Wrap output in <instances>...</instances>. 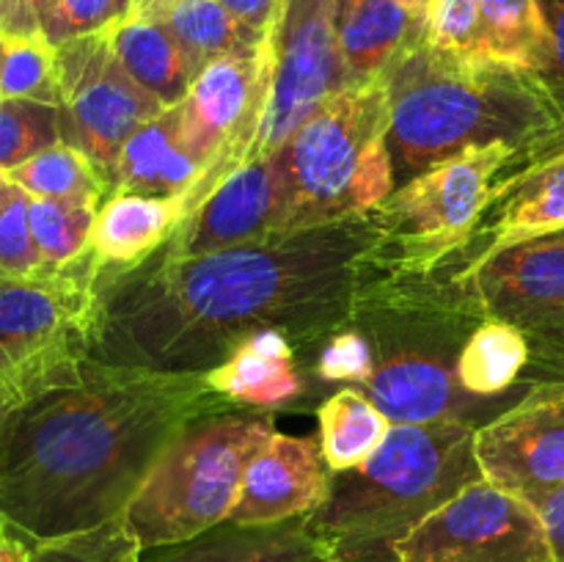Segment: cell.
Instances as JSON below:
<instances>
[{
  "label": "cell",
  "mask_w": 564,
  "mask_h": 562,
  "mask_svg": "<svg viewBox=\"0 0 564 562\" xmlns=\"http://www.w3.org/2000/svg\"><path fill=\"white\" fill-rule=\"evenodd\" d=\"M477 428L394 424L361 466L330 474L328 496L306 516L328 562H397L394 545L430 512L482 479Z\"/></svg>",
  "instance_id": "4"
},
{
  "label": "cell",
  "mask_w": 564,
  "mask_h": 562,
  "mask_svg": "<svg viewBox=\"0 0 564 562\" xmlns=\"http://www.w3.org/2000/svg\"><path fill=\"white\" fill-rule=\"evenodd\" d=\"M482 477L538 507L564 488V389L538 386L477 430Z\"/></svg>",
  "instance_id": "13"
},
{
  "label": "cell",
  "mask_w": 564,
  "mask_h": 562,
  "mask_svg": "<svg viewBox=\"0 0 564 562\" xmlns=\"http://www.w3.org/2000/svg\"><path fill=\"white\" fill-rule=\"evenodd\" d=\"M375 369V353L358 328H345L330 336L317 358V375L323 380H350L364 383Z\"/></svg>",
  "instance_id": "36"
},
{
  "label": "cell",
  "mask_w": 564,
  "mask_h": 562,
  "mask_svg": "<svg viewBox=\"0 0 564 562\" xmlns=\"http://www.w3.org/2000/svg\"><path fill=\"white\" fill-rule=\"evenodd\" d=\"M391 281L372 213L193 259L152 253L97 279L86 356L108 367L207 375L262 331L312 347L350 328Z\"/></svg>",
  "instance_id": "1"
},
{
  "label": "cell",
  "mask_w": 564,
  "mask_h": 562,
  "mask_svg": "<svg viewBox=\"0 0 564 562\" xmlns=\"http://www.w3.org/2000/svg\"><path fill=\"white\" fill-rule=\"evenodd\" d=\"M330 468L314 439H295L275 430L253 455L240 494L226 521L264 527L312 516L328 496Z\"/></svg>",
  "instance_id": "16"
},
{
  "label": "cell",
  "mask_w": 564,
  "mask_h": 562,
  "mask_svg": "<svg viewBox=\"0 0 564 562\" xmlns=\"http://www.w3.org/2000/svg\"><path fill=\"white\" fill-rule=\"evenodd\" d=\"M532 361V342L516 325L485 317L474 328L457 358V378L463 389L477 397H501L512 389Z\"/></svg>",
  "instance_id": "27"
},
{
  "label": "cell",
  "mask_w": 564,
  "mask_h": 562,
  "mask_svg": "<svg viewBox=\"0 0 564 562\" xmlns=\"http://www.w3.org/2000/svg\"><path fill=\"white\" fill-rule=\"evenodd\" d=\"M0 99H28L61 108L58 53L44 36L6 39Z\"/></svg>",
  "instance_id": "30"
},
{
  "label": "cell",
  "mask_w": 564,
  "mask_h": 562,
  "mask_svg": "<svg viewBox=\"0 0 564 562\" xmlns=\"http://www.w3.org/2000/svg\"><path fill=\"white\" fill-rule=\"evenodd\" d=\"M44 270L47 268L28 226V193L20 191V196L0 213V273L39 275Z\"/></svg>",
  "instance_id": "35"
},
{
  "label": "cell",
  "mask_w": 564,
  "mask_h": 562,
  "mask_svg": "<svg viewBox=\"0 0 564 562\" xmlns=\"http://www.w3.org/2000/svg\"><path fill=\"white\" fill-rule=\"evenodd\" d=\"M6 529H9V523H6V521H3V516H0V534H3Z\"/></svg>",
  "instance_id": "47"
},
{
  "label": "cell",
  "mask_w": 564,
  "mask_h": 562,
  "mask_svg": "<svg viewBox=\"0 0 564 562\" xmlns=\"http://www.w3.org/2000/svg\"><path fill=\"white\" fill-rule=\"evenodd\" d=\"M9 176L20 191L33 198L88 204L97 209L102 207L110 191V180L105 176V171L83 149L66 141L42 149L31 160L11 169Z\"/></svg>",
  "instance_id": "28"
},
{
  "label": "cell",
  "mask_w": 564,
  "mask_h": 562,
  "mask_svg": "<svg viewBox=\"0 0 564 562\" xmlns=\"http://www.w3.org/2000/svg\"><path fill=\"white\" fill-rule=\"evenodd\" d=\"M290 231L284 182L273 154L226 176L160 248L165 259H193Z\"/></svg>",
  "instance_id": "15"
},
{
  "label": "cell",
  "mask_w": 564,
  "mask_h": 562,
  "mask_svg": "<svg viewBox=\"0 0 564 562\" xmlns=\"http://www.w3.org/2000/svg\"><path fill=\"white\" fill-rule=\"evenodd\" d=\"M132 3V0H124V11H127V6H130Z\"/></svg>",
  "instance_id": "49"
},
{
  "label": "cell",
  "mask_w": 564,
  "mask_h": 562,
  "mask_svg": "<svg viewBox=\"0 0 564 562\" xmlns=\"http://www.w3.org/2000/svg\"><path fill=\"white\" fill-rule=\"evenodd\" d=\"M97 207L28 196V226L47 270H61L91 248Z\"/></svg>",
  "instance_id": "29"
},
{
  "label": "cell",
  "mask_w": 564,
  "mask_h": 562,
  "mask_svg": "<svg viewBox=\"0 0 564 562\" xmlns=\"http://www.w3.org/2000/svg\"><path fill=\"white\" fill-rule=\"evenodd\" d=\"M61 141V108L28 99H0V171L17 169Z\"/></svg>",
  "instance_id": "31"
},
{
  "label": "cell",
  "mask_w": 564,
  "mask_h": 562,
  "mask_svg": "<svg viewBox=\"0 0 564 562\" xmlns=\"http://www.w3.org/2000/svg\"><path fill=\"white\" fill-rule=\"evenodd\" d=\"M482 58L510 69L543 75L551 64V36L538 0H479Z\"/></svg>",
  "instance_id": "24"
},
{
  "label": "cell",
  "mask_w": 564,
  "mask_h": 562,
  "mask_svg": "<svg viewBox=\"0 0 564 562\" xmlns=\"http://www.w3.org/2000/svg\"><path fill=\"white\" fill-rule=\"evenodd\" d=\"M551 36V64L540 75L554 102L564 114V0H538Z\"/></svg>",
  "instance_id": "37"
},
{
  "label": "cell",
  "mask_w": 564,
  "mask_h": 562,
  "mask_svg": "<svg viewBox=\"0 0 564 562\" xmlns=\"http://www.w3.org/2000/svg\"><path fill=\"white\" fill-rule=\"evenodd\" d=\"M207 386L224 400L253 408H279L303 395L295 347L279 331H262L242 342L224 364L209 369Z\"/></svg>",
  "instance_id": "22"
},
{
  "label": "cell",
  "mask_w": 564,
  "mask_h": 562,
  "mask_svg": "<svg viewBox=\"0 0 564 562\" xmlns=\"http://www.w3.org/2000/svg\"><path fill=\"white\" fill-rule=\"evenodd\" d=\"M411 3H416L419 9H424V0H411Z\"/></svg>",
  "instance_id": "48"
},
{
  "label": "cell",
  "mask_w": 564,
  "mask_h": 562,
  "mask_svg": "<svg viewBox=\"0 0 564 562\" xmlns=\"http://www.w3.org/2000/svg\"><path fill=\"white\" fill-rule=\"evenodd\" d=\"M534 350L540 353L543 367H549V378L540 386H560V389H564V339L551 342V345L543 347H534Z\"/></svg>",
  "instance_id": "42"
},
{
  "label": "cell",
  "mask_w": 564,
  "mask_h": 562,
  "mask_svg": "<svg viewBox=\"0 0 564 562\" xmlns=\"http://www.w3.org/2000/svg\"><path fill=\"white\" fill-rule=\"evenodd\" d=\"M55 0H0V36H42V25Z\"/></svg>",
  "instance_id": "38"
},
{
  "label": "cell",
  "mask_w": 564,
  "mask_h": 562,
  "mask_svg": "<svg viewBox=\"0 0 564 562\" xmlns=\"http://www.w3.org/2000/svg\"><path fill=\"white\" fill-rule=\"evenodd\" d=\"M191 215L187 196H141L116 191L99 207L91 257L99 270H130L158 253Z\"/></svg>",
  "instance_id": "20"
},
{
  "label": "cell",
  "mask_w": 564,
  "mask_h": 562,
  "mask_svg": "<svg viewBox=\"0 0 564 562\" xmlns=\"http://www.w3.org/2000/svg\"><path fill=\"white\" fill-rule=\"evenodd\" d=\"M319 450L330 474L361 466L383 446L394 424L358 386H345L319 406Z\"/></svg>",
  "instance_id": "25"
},
{
  "label": "cell",
  "mask_w": 564,
  "mask_h": 562,
  "mask_svg": "<svg viewBox=\"0 0 564 562\" xmlns=\"http://www.w3.org/2000/svg\"><path fill=\"white\" fill-rule=\"evenodd\" d=\"M99 273L91 248L61 270L0 273V356L25 375L31 389L64 364L86 356Z\"/></svg>",
  "instance_id": "9"
},
{
  "label": "cell",
  "mask_w": 564,
  "mask_h": 562,
  "mask_svg": "<svg viewBox=\"0 0 564 562\" xmlns=\"http://www.w3.org/2000/svg\"><path fill=\"white\" fill-rule=\"evenodd\" d=\"M422 39V9L411 0H347L339 11L345 86L386 75Z\"/></svg>",
  "instance_id": "21"
},
{
  "label": "cell",
  "mask_w": 564,
  "mask_h": 562,
  "mask_svg": "<svg viewBox=\"0 0 564 562\" xmlns=\"http://www.w3.org/2000/svg\"><path fill=\"white\" fill-rule=\"evenodd\" d=\"M207 176V165L187 149L182 138L180 102L160 110L152 121L132 132L119 149L110 191L141 196H187Z\"/></svg>",
  "instance_id": "18"
},
{
  "label": "cell",
  "mask_w": 564,
  "mask_h": 562,
  "mask_svg": "<svg viewBox=\"0 0 564 562\" xmlns=\"http://www.w3.org/2000/svg\"><path fill=\"white\" fill-rule=\"evenodd\" d=\"M347 3V0H339V6H345Z\"/></svg>",
  "instance_id": "50"
},
{
  "label": "cell",
  "mask_w": 564,
  "mask_h": 562,
  "mask_svg": "<svg viewBox=\"0 0 564 562\" xmlns=\"http://www.w3.org/2000/svg\"><path fill=\"white\" fill-rule=\"evenodd\" d=\"M17 196H20V187L14 185V180L9 176V171H0V213H3V209L9 207Z\"/></svg>",
  "instance_id": "44"
},
{
  "label": "cell",
  "mask_w": 564,
  "mask_h": 562,
  "mask_svg": "<svg viewBox=\"0 0 564 562\" xmlns=\"http://www.w3.org/2000/svg\"><path fill=\"white\" fill-rule=\"evenodd\" d=\"M397 562H554L538 507L477 479L394 545Z\"/></svg>",
  "instance_id": "10"
},
{
  "label": "cell",
  "mask_w": 564,
  "mask_h": 562,
  "mask_svg": "<svg viewBox=\"0 0 564 562\" xmlns=\"http://www.w3.org/2000/svg\"><path fill=\"white\" fill-rule=\"evenodd\" d=\"M275 433L268 413L218 411L187 424L124 510L141 549L191 540L229 518L248 463Z\"/></svg>",
  "instance_id": "7"
},
{
  "label": "cell",
  "mask_w": 564,
  "mask_h": 562,
  "mask_svg": "<svg viewBox=\"0 0 564 562\" xmlns=\"http://www.w3.org/2000/svg\"><path fill=\"white\" fill-rule=\"evenodd\" d=\"M389 77L336 91L279 152L290 231L367 215L394 193Z\"/></svg>",
  "instance_id": "6"
},
{
  "label": "cell",
  "mask_w": 564,
  "mask_h": 562,
  "mask_svg": "<svg viewBox=\"0 0 564 562\" xmlns=\"http://www.w3.org/2000/svg\"><path fill=\"white\" fill-rule=\"evenodd\" d=\"M397 187L468 147L507 143L540 160L564 147V114L538 75L413 42L386 72Z\"/></svg>",
  "instance_id": "3"
},
{
  "label": "cell",
  "mask_w": 564,
  "mask_h": 562,
  "mask_svg": "<svg viewBox=\"0 0 564 562\" xmlns=\"http://www.w3.org/2000/svg\"><path fill=\"white\" fill-rule=\"evenodd\" d=\"M339 0H284L275 31V72L251 160L279 152L336 91L345 88Z\"/></svg>",
  "instance_id": "12"
},
{
  "label": "cell",
  "mask_w": 564,
  "mask_h": 562,
  "mask_svg": "<svg viewBox=\"0 0 564 562\" xmlns=\"http://www.w3.org/2000/svg\"><path fill=\"white\" fill-rule=\"evenodd\" d=\"M457 284L474 292L482 317L521 328L532 350L564 339V231L505 248Z\"/></svg>",
  "instance_id": "14"
},
{
  "label": "cell",
  "mask_w": 564,
  "mask_h": 562,
  "mask_svg": "<svg viewBox=\"0 0 564 562\" xmlns=\"http://www.w3.org/2000/svg\"><path fill=\"white\" fill-rule=\"evenodd\" d=\"M124 14V0H55L42 25V36L53 47L72 39L99 33Z\"/></svg>",
  "instance_id": "34"
},
{
  "label": "cell",
  "mask_w": 564,
  "mask_h": 562,
  "mask_svg": "<svg viewBox=\"0 0 564 562\" xmlns=\"http://www.w3.org/2000/svg\"><path fill=\"white\" fill-rule=\"evenodd\" d=\"M169 3V0H132L130 6H127V11H135V14H149V11H154L158 6Z\"/></svg>",
  "instance_id": "45"
},
{
  "label": "cell",
  "mask_w": 564,
  "mask_h": 562,
  "mask_svg": "<svg viewBox=\"0 0 564 562\" xmlns=\"http://www.w3.org/2000/svg\"><path fill=\"white\" fill-rule=\"evenodd\" d=\"M31 562H141V543L121 512L88 532L36 543Z\"/></svg>",
  "instance_id": "32"
},
{
  "label": "cell",
  "mask_w": 564,
  "mask_h": 562,
  "mask_svg": "<svg viewBox=\"0 0 564 562\" xmlns=\"http://www.w3.org/2000/svg\"><path fill=\"white\" fill-rule=\"evenodd\" d=\"M229 408L204 375L75 358L0 413V516L33 545L102 527L187 424Z\"/></svg>",
  "instance_id": "2"
},
{
  "label": "cell",
  "mask_w": 564,
  "mask_h": 562,
  "mask_svg": "<svg viewBox=\"0 0 564 562\" xmlns=\"http://www.w3.org/2000/svg\"><path fill=\"white\" fill-rule=\"evenodd\" d=\"M141 562H328L306 516L264 527L224 521L191 540L141 549Z\"/></svg>",
  "instance_id": "19"
},
{
  "label": "cell",
  "mask_w": 564,
  "mask_h": 562,
  "mask_svg": "<svg viewBox=\"0 0 564 562\" xmlns=\"http://www.w3.org/2000/svg\"><path fill=\"white\" fill-rule=\"evenodd\" d=\"M33 560V543L22 538L14 529H6L0 534V562H31Z\"/></svg>",
  "instance_id": "43"
},
{
  "label": "cell",
  "mask_w": 564,
  "mask_h": 562,
  "mask_svg": "<svg viewBox=\"0 0 564 562\" xmlns=\"http://www.w3.org/2000/svg\"><path fill=\"white\" fill-rule=\"evenodd\" d=\"M422 39L441 53L482 58L479 0H424Z\"/></svg>",
  "instance_id": "33"
},
{
  "label": "cell",
  "mask_w": 564,
  "mask_h": 562,
  "mask_svg": "<svg viewBox=\"0 0 564 562\" xmlns=\"http://www.w3.org/2000/svg\"><path fill=\"white\" fill-rule=\"evenodd\" d=\"M540 521L545 527V538H549L551 556L554 562H564V488L554 490L551 496H545L538 505Z\"/></svg>",
  "instance_id": "40"
},
{
  "label": "cell",
  "mask_w": 564,
  "mask_h": 562,
  "mask_svg": "<svg viewBox=\"0 0 564 562\" xmlns=\"http://www.w3.org/2000/svg\"><path fill=\"white\" fill-rule=\"evenodd\" d=\"M28 391H31V383H28L25 375L9 358L0 356V413L9 411L14 402H20Z\"/></svg>",
  "instance_id": "41"
},
{
  "label": "cell",
  "mask_w": 564,
  "mask_h": 562,
  "mask_svg": "<svg viewBox=\"0 0 564 562\" xmlns=\"http://www.w3.org/2000/svg\"><path fill=\"white\" fill-rule=\"evenodd\" d=\"M496 215L485 235L479 237V251L468 259V268L457 279L468 275L518 242L554 237L564 231V147L543 154L527 169L510 176L505 191L496 198Z\"/></svg>",
  "instance_id": "17"
},
{
  "label": "cell",
  "mask_w": 564,
  "mask_h": 562,
  "mask_svg": "<svg viewBox=\"0 0 564 562\" xmlns=\"http://www.w3.org/2000/svg\"><path fill=\"white\" fill-rule=\"evenodd\" d=\"M3 53H6V39L0 36V64H3Z\"/></svg>",
  "instance_id": "46"
},
{
  "label": "cell",
  "mask_w": 564,
  "mask_h": 562,
  "mask_svg": "<svg viewBox=\"0 0 564 562\" xmlns=\"http://www.w3.org/2000/svg\"><path fill=\"white\" fill-rule=\"evenodd\" d=\"M512 163L529 165L534 160L507 143L468 147L394 187L372 209L391 275L416 279L430 273L441 259L468 242L485 209L505 191L507 180L499 182V176Z\"/></svg>",
  "instance_id": "8"
},
{
  "label": "cell",
  "mask_w": 564,
  "mask_h": 562,
  "mask_svg": "<svg viewBox=\"0 0 564 562\" xmlns=\"http://www.w3.org/2000/svg\"><path fill=\"white\" fill-rule=\"evenodd\" d=\"M143 17H154L174 33L196 72L220 55L259 50L268 36L237 22L218 0H169Z\"/></svg>",
  "instance_id": "26"
},
{
  "label": "cell",
  "mask_w": 564,
  "mask_h": 562,
  "mask_svg": "<svg viewBox=\"0 0 564 562\" xmlns=\"http://www.w3.org/2000/svg\"><path fill=\"white\" fill-rule=\"evenodd\" d=\"M102 33L119 64L138 86L147 88L165 108L185 99L196 77V66L163 22L124 11Z\"/></svg>",
  "instance_id": "23"
},
{
  "label": "cell",
  "mask_w": 564,
  "mask_h": 562,
  "mask_svg": "<svg viewBox=\"0 0 564 562\" xmlns=\"http://www.w3.org/2000/svg\"><path fill=\"white\" fill-rule=\"evenodd\" d=\"M394 284L383 287L352 320L364 323L358 331L375 353L372 375L358 389L386 419L391 424L463 422L479 430L485 413L512 408L499 406V397L471 395L457 378V358L474 334L468 323L482 312L441 298H416Z\"/></svg>",
  "instance_id": "5"
},
{
  "label": "cell",
  "mask_w": 564,
  "mask_h": 562,
  "mask_svg": "<svg viewBox=\"0 0 564 562\" xmlns=\"http://www.w3.org/2000/svg\"><path fill=\"white\" fill-rule=\"evenodd\" d=\"M55 53L64 141L83 149L110 180L127 138L165 105L127 75L102 31L72 39L55 47Z\"/></svg>",
  "instance_id": "11"
},
{
  "label": "cell",
  "mask_w": 564,
  "mask_h": 562,
  "mask_svg": "<svg viewBox=\"0 0 564 562\" xmlns=\"http://www.w3.org/2000/svg\"><path fill=\"white\" fill-rule=\"evenodd\" d=\"M237 22L257 33H268L279 22L284 0H218Z\"/></svg>",
  "instance_id": "39"
}]
</instances>
